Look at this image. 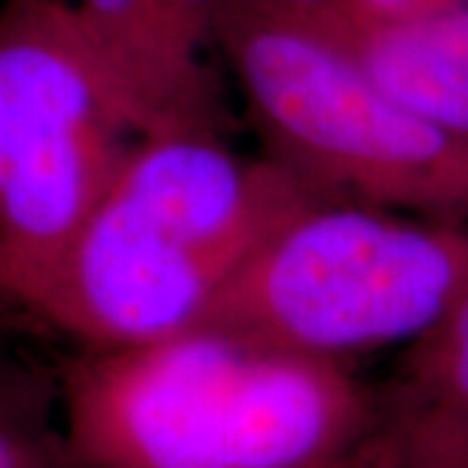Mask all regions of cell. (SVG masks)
Returning <instances> with one entry per match:
<instances>
[{"label":"cell","mask_w":468,"mask_h":468,"mask_svg":"<svg viewBox=\"0 0 468 468\" xmlns=\"http://www.w3.org/2000/svg\"><path fill=\"white\" fill-rule=\"evenodd\" d=\"M60 399L79 468H367L385 451V393L346 362L208 325L81 349Z\"/></svg>","instance_id":"cell-1"},{"label":"cell","mask_w":468,"mask_h":468,"mask_svg":"<svg viewBox=\"0 0 468 468\" xmlns=\"http://www.w3.org/2000/svg\"><path fill=\"white\" fill-rule=\"evenodd\" d=\"M315 201L279 162L239 156L224 138H138L37 323L81 349H125L190 331L252 255Z\"/></svg>","instance_id":"cell-2"},{"label":"cell","mask_w":468,"mask_h":468,"mask_svg":"<svg viewBox=\"0 0 468 468\" xmlns=\"http://www.w3.org/2000/svg\"><path fill=\"white\" fill-rule=\"evenodd\" d=\"M214 42L266 156L315 198L468 224V141L393 100L338 45L245 0H218Z\"/></svg>","instance_id":"cell-3"},{"label":"cell","mask_w":468,"mask_h":468,"mask_svg":"<svg viewBox=\"0 0 468 468\" xmlns=\"http://www.w3.org/2000/svg\"><path fill=\"white\" fill-rule=\"evenodd\" d=\"M141 135L73 0L0 3V310L37 323Z\"/></svg>","instance_id":"cell-4"},{"label":"cell","mask_w":468,"mask_h":468,"mask_svg":"<svg viewBox=\"0 0 468 468\" xmlns=\"http://www.w3.org/2000/svg\"><path fill=\"white\" fill-rule=\"evenodd\" d=\"M466 289L468 224L315 201L252 255L198 325L346 362L411 346Z\"/></svg>","instance_id":"cell-5"},{"label":"cell","mask_w":468,"mask_h":468,"mask_svg":"<svg viewBox=\"0 0 468 468\" xmlns=\"http://www.w3.org/2000/svg\"><path fill=\"white\" fill-rule=\"evenodd\" d=\"M115 79L131 122L146 135L224 138L229 112L175 0H73Z\"/></svg>","instance_id":"cell-6"},{"label":"cell","mask_w":468,"mask_h":468,"mask_svg":"<svg viewBox=\"0 0 468 468\" xmlns=\"http://www.w3.org/2000/svg\"><path fill=\"white\" fill-rule=\"evenodd\" d=\"M393 100L468 141V0L393 18H354L334 39Z\"/></svg>","instance_id":"cell-7"},{"label":"cell","mask_w":468,"mask_h":468,"mask_svg":"<svg viewBox=\"0 0 468 468\" xmlns=\"http://www.w3.org/2000/svg\"><path fill=\"white\" fill-rule=\"evenodd\" d=\"M385 393V440L393 468H468V411L390 385Z\"/></svg>","instance_id":"cell-8"},{"label":"cell","mask_w":468,"mask_h":468,"mask_svg":"<svg viewBox=\"0 0 468 468\" xmlns=\"http://www.w3.org/2000/svg\"><path fill=\"white\" fill-rule=\"evenodd\" d=\"M406 393L468 411V289L399 362L396 383Z\"/></svg>","instance_id":"cell-9"},{"label":"cell","mask_w":468,"mask_h":468,"mask_svg":"<svg viewBox=\"0 0 468 468\" xmlns=\"http://www.w3.org/2000/svg\"><path fill=\"white\" fill-rule=\"evenodd\" d=\"M0 468H79L63 432L0 403Z\"/></svg>","instance_id":"cell-10"},{"label":"cell","mask_w":468,"mask_h":468,"mask_svg":"<svg viewBox=\"0 0 468 468\" xmlns=\"http://www.w3.org/2000/svg\"><path fill=\"white\" fill-rule=\"evenodd\" d=\"M271 16L304 27L325 39L346 27L351 18V0H245Z\"/></svg>","instance_id":"cell-11"},{"label":"cell","mask_w":468,"mask_h":468,"mask_svg":"<svg viewBox=\"0 0 468 468\" xmlns=\"http://www.w3.org/2000/svg\"><path fill=\"white\" fill-rule=\"evenodd\" d=\"M452 3H463V0H351L349 21H354V18L411 16V14L445 8V5H452Z\"/></svg>","instance_id":"cell-12"},{"label":"cell","mask_w":468,"mask_h":468,"mask_svg":"<svg viewBox=\"0 0 468 468\" xmlns=\"http://www.w3.org/2000/svg\"><path fill=\"white\" fill-rule=\"evenodd\" d=\"M367 468H393V461H390V451H388V442H385L383 455H380L378 461H372Z\"/></svg>","instance_id":"cell-13"},{"label":"cell","mask_w":468,"mask_h":468,"mask_svg":"<svg viewBox=\"0 0 468 468\" xmlns=\"http://www.w3.org/2000/svg\"><path fill=\"white\" fill-rule=\"evenodd\" d=\"M3 318H5V313H3V310H0V323H3Z\"/></svg>","instance_id":"cell-14"},{"label":"cell","mask_w":468,"mask_h":468,"mask_svg":"<svg viewBox=\"0 0 468 468\" xmlns=\"http://www.w3.org/2000/svg\"><path fill=\"white\" fill-rule=\"evenodd\" d=\"M0 3H3V0H0Z\"/></svg>","instance_id":"cell-15"}]
</instances>
